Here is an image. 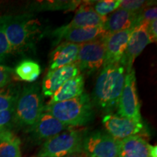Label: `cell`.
I'll return each instance as SVG.
<instances>
[{
  "label": "cell",
  "mask_w": 157,
  "mask_h": 157,
  "mask_svg": "<svg viewBox=\"0 0 157 157\" xmlns=\"http://www.w3.org/2000/svg\"><path fill=\"white\" fill-rule=\"evenodd\" d=\"M105 36L80 44L76 60L80 71L91 74L103 67L105 58Z\"/></svg>",
  "instance_id": "8"
},
{
  "label": "cell",
  "mask_w": 157,
  "mask_h": 157,
  "mask_svg": "<svg viewBox=\"0 0 157 157\" xmlns=\"http://www.w3.org/2000/svg\"><path fill=\"white\" fill-rule=\"evenodd\" d=\"M132 30L133 29H128L105 36V58L104 66L120 63L126 51L127 43Z\"/></svg>",
  "instance_id": "14"
},
{
  "label": "cell",
  "mask_w": 157,
  "mask_h": 157,
  "mask_svg": "<svg viewBox=\"0 0 157 157\" xmlns=\"http://www.w3.org/2000/svg\"><path fill=\"white\" fill-rule=\"evenodd\" d=\"M157 148L156 146H149V155L150 157H157Z\"/></svg>",
  "instance_id": "31"
},
{
  "label": "cell",
  "mask_w": 157,
  "mask_h": 157,
  "mask_svg": "<svg viewBox=\"0 0 157 157\" xmlns=\"http://www.w3.org/2000/svg\"><path fill=\"white\" fill-rule=\"evenodd\" d=\"M155 3L156 2L144 0H121L119 7L138 14L144 9L154 5Z\"/></svg>",
  "instance_id": "25"
},
{
  "label": "cell",
  "mask_w": 157,
  "mask_h": 157,
  "mask_svg": "<svg viewBox=\"0 0 157 157\" xmlns=\"http://www.w3.org/2000/svg\"><path fill=\"white\" fill-rule=\"evenodd\" d=\"M117 108V115L134 121H142L140 103L137 93L136 76L133 68L128 73H126L124 84Z\"/></svg>",
  "instance_id": "7"
},
{
  "label": "cell",
  "mask_w": 157,
  "mask_h": 157,
  "mask_svg": "<svg viewBox=\"0 0 157 157\" xmlns=\"http://www.w3.org/2000/svg\"><path fill=\"white\" fill-rule=\"evenodd\" d=\"M149 23L141 21L133 30L129 36L127 47L121 58L120 63L126 69V73L132 69V65L147 45L152 43L151 38L148 31Z\"/></svg>",
  "instance_id": "9"
},
{
  "label": "cell",
  "mask_w": 157,
  "mask_h": 157,
  "mask_svg": "<svg viewBox=\"0 0 157 157\" xmlns=\"http://www.w3.org/2000/svg\"><path fill=\"white\" fill-rule=\"evenodd\" d=\"M157 17V9L154 5L147 7L143 10L138 13V22L140 23L141 21H145L150 23L154 20H156Z\"/></svg>",
  "instance_id": "29"
},
{
  "label": "cell",
  "mask_w": 157,
  "mask_h": 157,
  "mask_svg": "<svg viewBox=\"0 0 157 157\" xmlns=\"http://www.w3.org/2000/svg\"><path fill=\"white\" fill-rule=\"evenodd\" d=\"M48 112L70 127H80L90 122L93 117V107L90 95L84 93L72 99L44 105Z\"/></svg>",
  "instance_id": "3"
},
{
  "label": "cell",
  "mask_w": 157,
  "mask_h": 157,
  "mask_svg": "<svg viewBox=\"0 0 157 157\" xmlns=\"http://www.w3.org/2000/svg\"><path fill=\"white\" fill-rule=\"evenodd\" d=\"M102 121L107 132L119 140L133 135H143L145 132L143 121H134L117 114H107Z\"/></svg>",
  "instance_id": "10"
},
{
  "label": "cell",
  "mask_w": 157,
  "mask_h": 157,
  "mask_svg": "<svg viewBox=\"0 0 157 157\" xmlns=\"http://www.w3.org/2000/svg\"><path fill=\"white\" fill-rule=\"evenodd\" d=\"M150 144L143 135H133L121 140L119 157H150Z\"/></svg>",
  "instance_id": "19"
},
{
  "label": "cell",
  "mask_w": 157,
  "mask_h": 157,
  "mask_svg": "<svg viewBox=\"0 0 157 157\" xmlns=\"http://www.w3.org/2000/svg\"><path fill=\"white\" fill-rule=\"evenodd\" d=\"M0 23L11 45L13 53L26 52L42 37V25L31 14L0 16Z\"/></svg>",
  "instance_id": "1"
},
{
  "label": "cell",
  "mask_w": 157,
  "mask_h": 157,
  "mask_svg": "<svg viewBox=\"0 0 157 157\" xmlns=\"http://www.w3.org/2000/svg\"><path fill=\"white\" fill-rule=\"evenodd\" d=\"M86 132L68 129L43 143L38 153L39 157H64L82 151V143Z\"/></svg>",
  "instance_id": "5"
},
{
  "label": "cell",
  "mask_w": 157,
  "mask_h": 157,
  "mask_svg": "<svg viewBox=\"0 0 157 157\" xmlns=\"http://www.w3.org/2000/svg\"><path fill=\"white\" fill-rule=\"evenodd\" d=\"M126 69L120 63L104 66L96 81L94 98L102 109L117 107L124 84Z\"/></svg>",
  "instance_id": "2"
},
{
  "label": "cell",
  "mask_w": 157,
  "mask_h": 157,
  "mask_svg": "<svg viewBox=\"0 0 157 157\" xmlns=\"http://www.w3.org/2000/svg\"><path fill=\"white\" fill-rule=\"evenodd\" d=\"M90 2L93 10L98 15L102 17H107L119 8L121 0H101L94 2L90 1Z\"/></svg>",
  "instance_id": "24"
},
{
  "label": "cell",
  "mask_w": 157,
  "mask_h": 157,
  "mask_svg": "<svg viewBox=\"0 0 157 157\" xmlns=\"http://www.w3.org/2000/svg\"><path fill=\"white\" fill-rule=\"evenodd\" d=\"M73 19L67 25H63L65 29L87 28L103 26L106 17H102L94 10L90 1L80 4L77 7Z\"/></svg>",
  "instance_id": "16"
},
{
  "label": "cell",
  "mask_w": 157,
  "mask_h": 157,
  "mask_svg": "<svg viewBox=\"0 0 157 157\" xmlns=\"http://www.w3.org/2000/svg\"><path fill=\"white\" fill-rule=\"evenodd\" d=\"M138 14L119 7L106 17L103 29L107 35L133 29L138 24Z\"/></svg>",
  "instance_id": "15"
},
{
  "label": "cell",
  "mask_w": 157,
  "mask_h": 157,
  "mask_svg": "<svg viewBox=\"0 0 157 157\" xmlns=\"http://www.w3.org/2000/svg\"><path fill=\"white\" fill-rule=\"evenodd\" d=\"M21 90L20 86L14 84L0 89V111L15 109Z\"/></svg>",
  "instance_id": "22"
},
{
  "label": "cell",
  "mask_w": 157,
  "mask_h": 157,
  "mask_svg": "<svg viewBox=\"0 0 157 157\" xmlns=\"http://www.w3.org/2000/svg\"><path fill=\"white\" fill-rule=\"evenodd\" d=\"M80 48V44L70 42H61L51 52L50 69L67 66L76 62Z\"/></svg>",
  "instance_id": "17"
},
{
  "label": "cell",
  "mask_w": 157,
  "mask_h": 157,
  "mask_svg": "<svg viewBox=\"0 0 157 157\" xmlns=\"http://www.w3.org/2000/svg\"><path fill=\"white\" fill-rule=\"evenodd\" d=\"M14 109L0 111V132L12 131L14 127Z\"/></svg>",
  "instance_id": "26"
},
{
  "label": "cell",
  "mask_w": 157,
  "mask_h": 157,
  "mask_svg": "<svg viewBox=\"0 0 157 157\" xmlns=\"http://www.w3.org/2000/svg\"><path fill=\"white\" fill-rule=\"evenodd\" d=\"M52 34L56 39V44L70 42L77 44H84L107 36L103 26L74 29H65L61 26L56 29Z\"/></svg>",
  "instance_id": "11"
},
{
  "label": "cell",
  "mask_w": 157,
  "mask_h": 157,
  "mask_svg": "<svg viewBox=\"0 0 157 157\" xmlns=\"http://www.w3.org/2000/svg\"><path fill=\"white\" fill-rule=\"evenodd\" d=\"M14 74V69L0 64V89L10 84Z\"/></svg>",
  "instance_id": "28"
},
{
  "label": "cell",
  "mask_w": 157,
  "mask_h": 157,
  "mask_svg": "<svg viewBox=\"0 0 157 157\" xmlns=\"http://www.w3.org/2000/svg\"><path fill=\"white\" fill-rule=\"evenodd\" d=\"M80 69L76 62L53 70H49L43 80L42 96L51 97L66 81L80 74Z\"/></svg>",
  "instance_id": "12"
},
{
  "label": "cell",
  "mask_w": 157,
  "mask_h": 157,
  "mask_svg": "<svg viewBox=\"0 0 157 157\" xmlns=\"http://www.w3.org/2000/svg\"><path fill=\"white\" fill-rule=\"evenodd\" d=\"M12 53L11 45L6 36L2 25L0 23V63L5 61Z\"/></svg>",
  "instance_id": "27"
},
{
  "label": "cell",
  "mask_w": 157,
  "mask_h": 157,
  "mask_svg": "<svg viewBox=\"0 0 157 157\" xmlns=\"http://www.w3.org/2000/svg\"><path fill=\"white\" fill-rule=\"evenodd\" d=\"M121 140L103 131L85 133L82 151L87 157H119Z\"/></svg>",
  "instance_id": "6"
},
{
  "label": "cell",
  "mask_w": 157,
  "mask_h": 157,
  "mask_svg": "<svg viewBox=\"0 0 157 157\" xmlns=\"http://www.w3.org/2000/svg\"><path fill=\"white\" fill-rule=\"evenodd\" d=\"M84 78L82 74H78L75 77L66 81L59 89L50 97L48 104L72 99L84 93Z\"/></svg>",
  "instance_id": "18"
},
{
  "label": "cell",
  "mask_w": 157,
  "mask_h": 157,
  "mask_svg": "<svg viewBox=\"0 0 157 157\" xmlns=\"http://www.w3.org/2000/svg\"><path fill=\"white\" fill-rule=\"evenodd\" d=\"M21 140L12 131L0 132V157H21Z\"/></svg>",
  "instance_id": "20"
},
{
  "label": "cell",
  "mask_w": 157,
  "mask_h": 157,
  "mask_svg": "<svg viewBox=\"0 0 157 157\" xmlns=\"http://www.w3.org/2000/svg\"><path fill=\"white\" fill-rule=\"evenodd\" d=\"M79 1H45L36 4L37 10H73L79 6Z\"/></svg>",
  "instance_id": "23"
},
{
  "label": "cell",
  "mask_w": 157,
  "mask_h": 157,
  "mask_svg": "<svg viewBox=\"0 0 157 157\" xmlns=\"http://www.w3.org/2000/svg\"><path fill=\"white\" fill-rule=\"evenodd\" d=\"M157 23L156 19L154 20L149 23L148 25V31L150 34L152 42H156L157 39Z\"/></svg>",
  "instance_id": "30"
},
{
  "label": "cell",
  "mask_w": 157,
  "mask_h": 157,
  "mask_svg": "<svg viewBox=\"0 0 157 157\" xmlns=\"http://www.w3.org/2000/svg\"><path fill=\"white\" fill-rule=\"evenodd\" d=\"M14 72L20 79L27 82H33L40 75L41 67L36 61L24 60L17 65Z\"/></svg>",
  "instance_id": "21"
},
{
  "label": "cell",
  "mask_w": 157,
  "mask_h": 157,
  "mask_svg": "<svg viewBox=\"0 0 157 157\" xmlns=\"http://www.w3.org/2000/svg\"><path fill=\"white\" fill-rule=\"evenodd\" d=\"M42 90L38 84L25 86L21 90L14 109V127L28 128L44 113Z\"/></svg>",
  "instance_id": "4"
},
{
  "label": "cell",
  "mask_w": 157,
  "mask_h": 157,
  "mask_svg": "<svg viewBox=\"0 0 157 157\" xmlns=\"http://www.w3.org/2000/svg\"><path fill=\"white\" fill-rule=\"evenodd\" d=\"M34 157H39V156H34Z\"/></svg>",
  "instance_id": "33"
},
{
  "label": "cell",
  "mask_w": 157,
  "mask_h": 157,
  "mask_svg": "<svg viewBox=\"0 0 157 157\" xmlns=\"http://www.w3.org/2000/svg\"><path fill=\"white\" fill-rule=\"evenodd\" d=\"M71 129L60 122L50 113L44 112L36 123L29 129L32 138L36 141H46L63 131Z\"/></svg>",
  "instance_id": "13"
},
{
  "label": "cell",
  "mask_w": 157,
  "mask_h": 157,
  "mask_svg": "<svg viewBox=\"0 0 157 157\" xmlns=\"http://www.w3.org/2000/svg\"><path fill=\"white\" fill-rule=\"evenodd\" d=\"M64 157H87V156H86L84 152H80V153H76V154L68 155V156H66Z\"/></svg>",
  "instance_id": "32"
}]
</instances>
